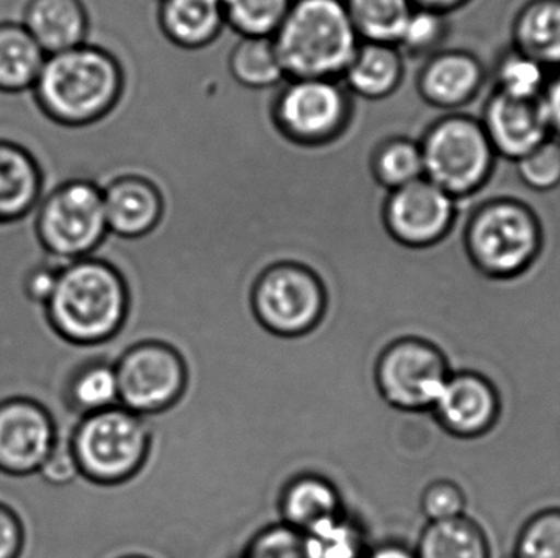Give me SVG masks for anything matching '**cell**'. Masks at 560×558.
I'll return each instance as SVG.
<instances>
[{"label": "cell", "mask_w": 560, "mask_h": 558, "mask_svg": "<svg viewBox=\"0 0 560 558\" xmlns=\"http://www.w3.org/2000/svg\"><path fill=\"white\" fill-rule=\"evenodd\" d=\"M43 308L62 341L79 349H94L114 340L124 327L128 292L114 265L89 256L61 265L55 290Z\"/></svg>", "instance_id": "cell-1"}, {"label": "cell", "mask_w": 560, "mask_h": 558, "mask_svg": "<svg viewBox=\"0 0 560 558\" xmlns=\"http://www.w3.org/2000/svg\"><path fill=\"white\" fill-rule=\"evenodd\" d=\"M125 74L107 49L84 45L46 56L33 85L43 114L62 127H88L107 117L124 95Z\"/></svg>", "instance_id": "cell-2"}, {"label": "cell", "mask_w": 560, "mask_h": 558, "mask_svg": "<svg viewBox=\"0 0 560 558\" xmlns=\"http://www.w3.org/2000/svg\"><path fill=\"white\" fill-rule=\"evenodd\" d=\"M272 39L287 79H341L361 43L342 0H293Z\"/></svg>", "instance_id": "cell-3"}, {"label": "cell", "mask_w": 560, "mask_h": 558, "mask_svg": "<svg viewBox=\"0 0 560 558\" xmlns=\"http://www.w3.org/2000/svg\"><path fill=\"white\" fill-rule=\"evenodd\" d=\"M464 242L483 274L513 277L525 271L541 249V219L525 200L493 197L464 216Z\"/></svg>", "instance_id": "cell-4"}, {"label": "cell", "mask_w": 560, "mask_h": 558, "mask_svg": "<svg viewBox=\"0 0 560 558\" xmlns=\"http://www.w3.org/2000/svg\"><path fill=\"white\" fill-rule=\"evenodd\" d=\"M68 439L81 480L112 487L140 471L150 448V429L144 416L117 405L78 418Z\"/></svg>", "instance_id": "cell-5"}, {"label": "cell", "mask_w": 560, "mask_h": 558, "mask_svg": "<svg viewBox=\"0 0 560 558\" xmlns=\"http://www.w3.org/2000/svg\"><path fill=\"white\" fill-rule=\"evenodd\" d=\"M424 177L457 202L479 193L492 176L497 153L482 123L453 114L434 121L420 141Z\"/></svg>", "instance_id": "cell-6"}, {"label": "cell", "mask_w": 560, "mask_h": 558, "mask_svg": "<svg viewBox=\"0 0 560 558\" xmlns=\"http://www.w3.org/2000/svg\"><path fill=\"white\" fill-rule=\"evenodd\" d=\"M35 231L59 264L94 256L108 236L102 187L85 179L56 187L38 203Z\"/></svg>", "instance_id": "cell-7"}, {"label": "cell", "mask_w": 560, "mask_h": 558, "mask_svg": "<svg viewBox=\"0 0 560 558\" xmlns=\"http://www.w3.org/2000/svg\"><path fill=\"white\" fill-rule=\"evenodd\" d=\"M351 115V98L341 79H287L272 105L279 133L306 147L341 138Z\"/></svg>", "instance_id": "cell-8"}, {"label": "cell", "mask_w": 560, "mask_h": 558, "mask_svg": "<svg viewBox=\"0 0 560 558\" xmlns=\"http://www.w3.org/2000/svg\"><path fill=\"white\" fill-rule=\"evenodd\" d=\"M253 308L272 333L299 336L318 324L325 311V292L308 269L282 262L262 272L256 282Z\"/></svg>", "instance_id": "cell-9"}, {"label": "cell", "mask_w": 560, "mask_h": 558, "mask_svg": "<svg viewBox=\"0 0 560 558\" xmlns=\"http://www.w3.org/2000/svg\"><path fill=\"white\" fill-rule=\"evenodd\" d=\"M115 370L120 405L137 415L164 412L186 389L184 360L166 344L141 343L130 347L118 357Z\"/></svg>", "instance_id": "cell-10"}, {"label": "cell", "mask_w": 560, "mask_h": 558, "mask_svg": "<svg viewBox=\"0 0 560 558\" xmlns=\"http://www.w3.org/2000/svg\"><path fill=\"white\" fill-rule=\"evenodd\" d=\"M450 376L443 354L420 340H401L388 346L375 372L385 402L405 412L433 408Z\"/></svg>", "instance_id": "cell-11"}, {"label": "cell", "mask_w": 560, "mask_h": 558, "mask_svg": "<svg viewBox=\"0 0 560 558\" xmlns=\"http://www.w3.org/2000/svg\"><path fill=\"white\" fill-rule=\"evenodd\" d=\"M459 210V202L427 177L390 190L381 205L388 235L410 248H427L446 238Z\"/></svg>", "instance_id": "cell-12"}, {"label": "cell", "mask_w": 560, "mask_h": 558, "mask_svg": "<svg viewBox=\"0 0 560 558\" xmlns=\"http://www.w3.org/2000/svg\"><path fill=\"white\" fill-rule=\"evenodd\" d=\"M55 416L38 400L9 396L0 402V472L38 474L59 439Z\"/></svg>", "instance_id": "cell-13"}, {"label": "cell", "mask_w": 560, "mask_h": 558, "mask_svg": "<svg viewBox=\"0 0 560 558\" xmlns=\"http://www.w3.org/2000/svg\"><path fill=\"white\" fill-rule=\"evenodd\" d=\"M497 156L520 161L551 138L541 97L518 98L495 91L480 118Z\"/></svg>", "instance_id": "cell-14"}, {"label": "cell", "mask_w": 560, "mask_h": 558, "mask_svg": "<svg viewBox=\"0 0 560 558\" xmlns=\"http://www.w3.org/2000/svg\"><path fill=\"white\" fill-rule=\"evenodd\" d=\"M108 235L120 239H140L163 222L167 199L153 180L138 174H125L102 187Z\"/></svg>", "instance_id": "cell-15"}, {"label": "cell", "mask_w": 560, "mask_h": 558, "mask_svg": "<svg viewBox=\"0 0 560 558\" xmlns=\"http://www.w3.org/2000/svg\"><path fill=\"white\" fill-rule=\"evenodd\" d=\"M431 412L451 435L474 438L492 428L499 416V396L482 376L451 373Z\"/></svg>", "instance_id": "cell-16"}, {"label": "cell", "mask_w": 560, "mask_h": 558, "mask_svg": "<svg viewBox=\"0 0 560 558\" xmlns=\"http://www.w3.org/2000/svg\"><path fill=\"white\" fill-rule=\"evenodd\" d=\"M486 71L476 55L463 49L438 51L418 74V92L431 107L454 110L470 104L482 88Z\"/></svg>", "instance_id": "cell-17"}, {"label": "cell", "mask_w": 560, "mask_h": 558, "mask_svg": "<svg viewBox=\"0 0 560 558\" xmlns=\"http://www.w3.org/2000/svg\"><path fill=\"white\" fill-rule=\"evenodd\" d=\"M22 25L46 56L84 45L89 15L82 0H28Z\"/></svg>", "instance_id": "cell-18"}, {"label": "cell", "mask_w": 560, "mask_h": 558, "mask_svg": "<svg viewBox=\"0 0 560 558\" xmlns=\"http://www.w3.org/2000/svg\"><path fill=\"white\" fill-rule=\"evenodd\" d=\"M43 174L32 153L0 140V225L25 218L39 203Z\"/></svg>", "instance_id": "cell-19"}, {"label": "cell", "mask_w": 560, "mask_h": 558, "mask_svg": "<svg viewBox=\"0 0 560 558\" xmlns=\"http://www.w3.org/2000/svg\"><path fill=\"white\" fill-rule=\"evenodd\" d=\"M404 55L397 45L361 41L341 82L359 97L381 100L397 92L404 81Z\"/></svg>", "instance_id": "cell-20"}, {"label": "cell", "mask_w": 560, "mask_h": 558, "mask_svg": "<svg viewBox=\"0 0 560 558\" xmlns=\"http://www.w3.org/2000/svg\"><path fill=\"white\" fill-rule=\"evenodd\" d=\"M158 20L164 36L183 49L212 45L226 26L220 0H163Z\"/></svg>", "instance_id": "cell-21"}, {"label": "cell", "mask_w": 560, "mask_h": 558, "mask_svg": "<svg viewBox=\"0 0 560 558\" xmlns=\"http://www.w3.org/2000/svg\"><path fill=\"white\" fill-rule=\"evenodd\" d=\"M513 48L542 68H560V0H529L513 22Z\"/></svg>", "instance_id": "cell-22"}, {"label": "cell", "mask_w": 560, "mask_h": 558, "mask_svg": "<svg viewBox=\"0 0 560 558\" xmlns=\"http://www.w3.org/2000/svg\"><path fill=\"white\" fill-rule=\"evenodd\" d=\"M341 514L346 513L338 490L316 475L293 478L280 497V523L302 533L328 518Z\"/></svg>", "instance_id": "cell-23"}, {"label": "cell", "mask_w": 560, "mask_h": 558, "mask_svg": "<svg viewBox=\"0 0 560 558\" xmlns=\"http://www.w3.org/2000/svg\"><path fill=\"white\" fill-rule=\"evenodd\" d=\"M45 59L46 52L22 23H0V92L32 91Z\"/></svg>", "instance_id": "cell-24"}, {"label": "cell", "mask_w": 560, "mask_h": 558, "mask_svg": "<svg viewBox=\"0 0 560 558\" xmlns=\"http://www.w3.org/2000/svg\"><path fill=\"white\" fill-rule=\"evenodd\" d=\"M65 400L78 418L120 405L115 364L102 359L78 364L66 380Z\"/></svg>", "instance_id": "cell-25"}, {"label": "cell", "mask_w": 560, "mask_h": 558, "mask_svg": "<svg viewBox=\"0 0 560 558\" xmlns=\"http://www.w3.org/2000/svg\"><path fill=\"white\" fill-rule=\"evenodd\" d=\"M415 553L417 558H492L482 531L466 517L428 523Z\"/></svg>", "instance_id": "cell-26"}, {"label": "cell", "mask_w": 560, "mask_h": 558, "mask_svg": "<svg viewBox=\"0 0 560 558\" xmlns=\"http://www.w3.org/2000/svg\"><path fill=\"white\" fill-rule=\"evenodd\" d=\"M229 68L233 79L252 91L276 87L287 79L272 36H240Z\"/></svg>", "instance_id": "cell-27"}, {"label": "cell", "mask_w": 560, "mask_h": 558, "mask_svg": "<svg viewBox=\"0 0 560 558\" xmlns=\"http://www.w3.org/2000/svg\"><path fill=\"white\" fill-rule=\"evenodd\" d=\"M361 41L397 45L415 9L411 0H342Z\"/></svg>", "instance_id": "cell-28"}, {"label": "cell", "mask_w": 560, "mask_h": 558, "mask_svg": "<svg viewBox=\"0 0 560 558\" xmlns=\"http://www.w3.org/2000/svg\"><path fill=\"white\" fill-rule=\"evenodd\" d=\"M372 176L387 192L424 177L420 141L394 136L375 147L371 159Z\"/></svg>", "instance_id": "cell-29"}, {"label": "cell", "mask_w": 560, "mask_h": 558, "mask_svg": "<svg viewBox=\"0 0 560 558\" xmlns=\"http://www.w3.org/2000/svg\"><path fill=\"white\" fill-rule=\"evenodd\" d=\"M303 534L310 558H365L372 547L361 524L348 514L328 518Z\"/></svg>", "instance_id": "cell-30"}, {"label": "cell", "mask_w": 560, "mask_h": 558, "mask_svg": "<svg viewBox=\"0 0 560 558\" xmlns=\"http://www.w3.org/2000/svg\"><path fill=\"white\" fill-rule=\"evenodd\" d=\"M226 26L240 36H272L293 0H220Z\"/></svg>", "instance_id": "cell-31"}, {"label": "cell", "mask_w": 560, "mask_h": 558, "mask_svg": "<svg viewBox=\"0 0 560 558\" xmlns=\"http://www.w3.org/2000/svg\"><path fill=\"white\" fill-rule=\"evenodd\" d=\"M495 91L518 98H539L548 84V69L518 49H510L497 62Z\"/></svg>", "instance_id": "cell-32"}, {"label": "cell", "mask_w": 560, "mask_h": 558, "mask_svg": "<svg viewBox=\"0 0 560 558\" xmlns=\"http://www.w3.org/2000/svg\"><path fill=\"white\" fill-rule=\"evenodd\" d=\"M450 32L446 13L415 7L397 39L401 55L411 58H430L441 51Z\"/></svg>", "instance_id": "cell-33"}, {"label": "cell", "mask_w": 560, "mask_h": 558, "mask_svg": "<svg viewBox=\"0 0 560 558\" xmlns=\"http://www.w3.org/2000/svg\"><path fill=\"white\" fill-rule=\"evenodd\" d=\"M509 558H560V510L533 517L523 526Z\"/></svg>", "instance_id": "cell-34"}, {"label": "cell", "mask_w": 560, "mask_h": 558, "mask_svg": "<svg viewBox=\"0 0 560 558\" xmlns=\"http://www.w3.org/2000/svg\"><path fill=\"white\" fill-rule=\"evenodd\" d=\"M520 179L533 192H552L560 187V141L551 136L516 161Z\"/></svg>", "instance_id": "cell-35"}, {"label": "cell", "mask_w": 560, "mask_h": 558, "mask_svg": "<svg viewBox=\"0 0 560 558\" xmlns=\"http://www.w3.org/2000/svg\"><path fill=\"white\" fill-rule=\"evenodd\" d=\"M236 558H310L305 534L279 523L256 534Z\"/></svg>", "instance_id": "cell-36"}, {"label": "cell", "mask_w": 560, "mask_h": 558, "mask_svg": "<svg viewBox=\"0 0 560 558\" xmlns=\"http://www.w3.org/2000/svg\"><path fill=\"white\" fill-rule=\"evenodd\" d=\"M420 507L427 523H438V521H450L464 517L466 500L456 484L440 480L434 482L423 491Z\"/></svg>", "instance_id": "cell-37"}, {"label": "cell", "mask_w": 560, "mask_h": 558, "mask_svg": "<svg viewBox=\"0 0 560 558\" xmlns=\"http://www.w3.org/2000/svg\"><path fill=\"white\" fill-rule=\"evenodd\" d=\"M38 475L52 487H69L81 478L68 436H59L51 454L39 467Z\"/></svg>", "instance_id": "cell-38"}, {"label": "cell", "mask_w": 560, "mask_h": 558, "mask_svg": "<svg viewBox=\"0 0 560 558\" xmlns=\"http://www.w3.org/2000/svg\"><path fill=\"white\" fill-rule=\"evenodd\" d=\"M25 526L9 504L0 501V558H20L25 549Z\"/></svg>", "instance_id": "cell-39"}, {"label": "cell", "mask_w": 560, "mask_h": 558, "mask_svg": "<svg viewBox=\"0 0 560 558\" xmlns=\"http://www.w3.org/2000/svg\"><path fill=\"white\" fill-rule=\"evenodd\" d=\"M61 265L59 262H45V264L36 265L25 275L23 292L32 304L42 305V307L48 304L49 297L55 290Z\"/></svg>", "instance_id": "cell-40"}, {"label": "cell", "mask_w": 560, "mask_h": 558, "mask_svg": "<svg viewBox=\"0 0 560 558\" xmlns=\"http://www.w3.org/2000/svg\"><path fill=\"white\" fill-rule=\"evenodd\" d=\"M541 100L551 136L558 138L560 141V74L548 81Z\"/></svg>", "instance_id": "cell-41"}, {"label": "cell", "mask_w": 560, "mask_h": 558, "mask_svg": "<svg viewBox=\"0 0 560 558\" xmlns=\"http://www.w3.org/2000/svg\"><path fill=\"white\" fill-rule=\"evenodd\" d=\"M365 558H417L413 547L401 543L375 544Z\"/></svg>", "instance_id": "cell-42"}, {"label": "cell", "mask_w": 560, "mask_h": 558, "mask_svg": "<svg viewBox=\"0 0 560 558\" xmlns=\"http://www.w3.org/2000/svg\"><path fill=\"white\" fill-rule=\"evenodd\" d=\"M415 7L421 9L434 10V12L450 13L459 7L466 5L469 0H411Z\"/></svg>", "instance_id": "cell-43"}, {"label": "cell", "mask_w": 560, "mask_h": 558, "mask_svg": "<svg viewBox=\"0 0 560 558\" xmlns=\"http://www.w3.org/2000/svg\"><path fill=\"white\" fill-rule=\"evenodd\" d=\"M117 558H148V557H143V556H121V557H117Z\"/></svg>", "instance_id": "cell-44"}, {"label": "cell", "mask_w": 560, "mask_h": 558, "mask_svg": "<svg viewBox=\"0 0 560 558\" xmlns=\"http://www.w3.org/2000/svg\"><path fill=\"white\" fill-rule=\"evenodd\" d=\"M156 2H160V3H161V2H163V0H156Z\"/></svg>", "instance_id": "cell-45"}]
</instances>
